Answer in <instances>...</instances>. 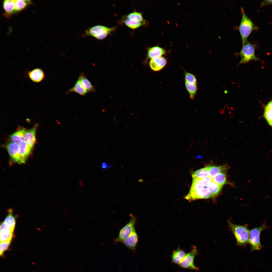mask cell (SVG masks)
<instances>
[{
    "label": "cell",
    "mask_w": 272,
    "mask_h": 272,
    "mask_svg": "<svg viewBox=\"0 0 272 272\" xmlns=\"http://www.w3.org/2000/svg\"><path fill=\"white\" fill-rule=\"evenodd\" d=\"M185 81L197 85L196 79L194 75L188 72H186L185 73Z\"/></svg>",
    "instance_id": "1f68e13d"
},
{
    "label": "cell",
    "mask_w": 272,
    "mask_h": 272,
    "mask_svg": "<svg viewBox=\"0 0 272 272\" xmlns=\"http://www.w3.org/2000/svg\"><path fill=\"white\" fill-rule=\"evenodd\" d=\"M211 198V193L208 188L190 191L184 197L189 202L201 199Z\"/></svg>",
    "instance_id": "ba28073f"
},
{
    "label": "cell",
    "mask_w": 272,
    "mask_h": 272,
    "mask_svg": "<svg viewBox=\"0 0 272 272\" xmlns=\"http://www.w3.org/2000/svg\"><path fill=\"white\" fill-rule=\"evenodd\" d=\"M226 172L220 173L212 178V181L220 185H223L227 182Z\"/></svg>",
    "instance_id": "f1b7e54d"
},
{
    "label": "cell",
    "mask_w": 272,
    "mask_h": 272,
    "mask_svg": "<svg viewBox=\"0 0 272 272\" xmlns=\"http://www.w3.org/2000/svg\"><path fill=\"white\" fill-rule=\"evenodd\" d=\"M36 127H35L26 130L24 137V140L32 147L34 146L36 141Z\"/></svg>",
    "instance_id": "9a60e30c"
},
{
    "label": "cell",
    "mask_w": 272,
    "mask_h": 272,
    "mask_svg": "<svg viewBox=\"0 0 272 272\" xmlns=\"http://www.w3.org/2000/svg\"><path fill=\"white\" fill-rule=\"evenodd\" d=\"M113 165L111 164H108L105 162H103L101 164V167L103 169H106L112 167Z\"/></svg>",
    "instance_id": "836d02e7"
},
{
    "label": "cell",
    "mask_w": 272,
    "mask_h": 272,
    "mask_svg": "<svg viewBox=\"0 0 272 272\" xmlns=\"http://www.w3.org/2000/svg\"><path fill=\"white\" fill-rule=\"evenodd\" d=\"M186 254L185 252L178 247L177 249L173 252L171 256L172 262L179 264Z\"/></svg>",
    "instance_id": "ffe728a7"
},
{
    "label": "cell",
    "mask_w": 272,
    "mask_h": 272,
    "mask_svg": "<svg viewBox=\"0 0 272 272\" xmlns=\"http://www.w3.org/2000/svg\"><path fill=\"white\" fill-rule=\"evenodd\" d=\"M197 251L196 248L193 247L192 250L186 254L182 261L179 264L180 266L182 268L198 270V268L195 266L194 260Z\"/></svg>",
    "instance_id": "52a82bcc"
},
{
    "label": "cell",
    "mask_w": 272,
    "mask_h": 272,
    "mask_svg": "<svg viewBox=\"0 0 272 272\" xmlns=\"http://www.w3.org/2000/svg\"><path fill=\"white\" fill-rule=\"evenodd\" d=\"M24 129H21L16 131L10 136V139L12 142L18 144L24 140V137L26 132Z\"/></svg>",
    "instance_id": "44dd1931"
},
{
    "label": "cell",
    "mask_w": 272,
    "mask_h": 272,
    "mask_svg": "<svg viewBox=\"0 0 272 272\" xmlns=\"http://www.w3.org/2000/svg\"><path fill=\"white\" fill-rule=\"evenodd\" d=\"M75 92L82 96H84L88 92L83 87L80 81L78 80L74 86L69 89L67 92V93Z\"/></svg>",
    "instance_id": "7402d4cb"
},
{
    "label": "cell",
    "mask_w": 272,
    "mask_h": 272,
    "mask_svg": "<svg viewBox=\"0 0 272 272\" xmlns=\"http://www.w3.org/2000/svg\"><path fill=\"white\" fill-rule=\"evenodd\" d=\"M8 213L3 222L6 227L14 229L15 224V220L13 215L12 211L10 209L8 210Z\"/></svg>",
    "instance_id": "484cf974"
},
{
    "label": "cell",
    "mask_w": 272,
    "mask_h": 272,
    "mask_svg": "<svg viewBox=\"0 0 272 272\" xmlns=\"http://www.w3.org/2000/svg\"><path fill=\"white\" fill-rule=\"evenodd\" d=\"M165 53V50L163 48L155 46L150 48L147 53V57L149 58H152L161 56Z\"/></svg>",
    "instance_id": "ac0fdd59"
},
{
    "label": "cell",
    "mask_w": 272,
    "mask_h": 272,
    "mask_svg": "<svg viewBox=\"0 0 272 272\" xmlns=\"http://www.w3.org/2000/svg\"><path fill=\"white\" fill-rule=\"evenodd\" d=\"M5 147L11 158L14 162L19 164L22 163L18 144L10 142L6 144Z\"/></svg>",
    "instance_id": "9c48e42d"
},
{
    "label": "cell",
    "mask_w": 272,
    "mask_h": 272,
    "mask_svg": "<svg viewBox=\"0 0 272 272\" xmlns=\"http://www.w3.org/2000/svg\"><path fill=\"white\" fill-rule=\"evenodd\" d=\"M127 17L128 19L142 23L143 24H145V20L140 12H134L131 13L127 15Z\"/></svg>",
    "instance_id": "f546056e"
},
{
    "label": "cell",
    "mask_w": 272,
    "mask_h": 272,
    "mask_svg": "<svg viewBox=\"0 0 272 272\" xmlns=\"http://www.w3.org/2000/svg\"><path fill=\"white\" fill-rule=\"evenodd\" d=\"M130 216L129 222L120 230L118 236L115 239V242H122L128 236L135 227L136 218L131 214H130Z\"/></svg>",
    "instance_id": "8992f818"
},
{
    "label": "cell",
    "mask_w": 272,
    "mask_h": 272,
    "mask_svg": "<svg viewBox=\"0 0 272 272\" xmlns=\"http://www.w3.org/2000/svg\"><path fill=\"white\" fill-rule=\"evenodd\" d=\"M0 230V242L11 241L14 229L6 227L3 222L1 224Z\"/></svg>",
    "instance_id": "4fadbf2b"
},
{
    "label": "cell",
    "mask_w": 272,
    "mask_h": 272,
    "mask_svg": "<svg viewBox=\"0 0 272 272\" xmlns=\"http://www.w3.org/2000/svg\"><path fill=\"white\" fill-rule=\"evenodd\" d=\"M223 186L213 181L210 184L208 188L211 193V198H215L219 194Z\"/></svg>",
    "instance_id": "cb8c5ba5"
},
{
    "label": "cell",
    "mask_w": 272,
    "mask_h": 272,
    "mask_svg": "<svg viewBox=\"0 0 272 272\" xmlns=\"http://www.w3.org/2000/svg\"><path fill=\"white\" fill-rule=\"evenodd\" d=\"M11 241H7L0 242V254L1 255H3L4 252L8 248Z\"/></svg>",
    "instance_id": "d6a6232c"
},
{
    "label": "cell",
    "mask_w": 272,
    "mask_h": 272,
    "mask_svg": "<svg viewBox=\"0 0 272 272\" xmlns=\"http://www.w3.org/2000/svg\"><path fill=\"white\" fill-rule=\"evenodd\" d=\"M209 176V172L207 166L193 172L192 174V178L201 179Z\"/></svg>",
    "instance_id": "4316f807"
},
{
    "label": "cell",
    "mask_w": 272,
    "mask_h": 272,
    "mask_svg": "<svg viewBox=\"0 0 272 272\" xmlns=\"http://www.w3.org/2000/svg\"><path fill=\"white\" fill-rule=\"evenodd\" d=\"M78 79L80 81L83 87L88 92H95L96 90L94 87L87 78L83 73L82 72L80 73Z\"/></svg>",
    "instance_id": "e0dca14e"
},
{
    "label": "cell",
    "mask_w": 272,
    "mask_h": 272,
    "mask_svg": "<svg viewBox=\"0 0 272 272\" xmlns=\"http://www.w3.org/2000/svg\"><path fill=\"white\" fill-rule=\"evenodd\" d=\"M272 4V0H266L264 1L261 4L262 6Z\"/></svg>",
    "instance_id": "e575fe53"
},
{
    "label": "cell",
    "mask_w": 272,
    "mask_h": 272,
    "mask_svg": "<svg viewBox=\"0 0 272 272\" xmlns=\"http://www.w3.org/2000/svg\"><path fill=\"white\" fill-rule=\"evenodd\" d=\"M185 85L189 94L190 98L191 99L194 100L197 91V85L185 81Z\"/></svg>",
    "instance_id": "d4e9b609"
},
{
    "label": "cell",
    "mask_w": 272,
    "mask_h": 272,
    "mask_svg": "<svg viewBox=\"0 0 272 272\" xmlns=\"http://www.w3.org/2000/svg\"><path fill=\"white\" fill-rule=\"evenodd\" d=\"M228 224L238 245L244 246L249 243L250 230L246 226L237 225L230 222Z\"/></svg>",
    "instance_id": "7a4b0ae2"
},
{
    "label": "cell",
    "mask_w": 272,
    "mask_h": 272,
    "mask_svg": "<svg viewBox=\"0 0 272 272\" xmlns=\"http://www.w3.org/2000/svg\"><path fill=\"white\" fill-rule=\"evenodd\" d=\"M19 153L22 163H24L29 155L32 147L28 144L24 140L18 144Z\"/></svg>",
    "instance_id": "7c38bea8"
},
{
    "label": "cell",
    "mask_w": 272,
    "mask_h": 272,
    "mask_svg": "<svg viewBox=\"0 0 272 272\" xmlns=\"http://www.w3.org/2000/svg\"><path fill=\"white\" fill-rule=\"evenodd\" d=\"M138 241V237L134 227L128 236L122 243L128 248L134 251Z\"/></svg>",
    "instance_id": "8fae6325"
},
{
    "label": "cell",
    "mask_w": 272,
    "mask_h": 272,
    "mask_svg": "<svg viewBox=\"0 0 272 272\" xmlns=\"http://www.w3.org/2000/svg\"><path fill=\"white\" fill-rule=\"evenodd\" d=\"M255 46L254 45L247 41L242 47L240 51L237 53L241 57L237 66L248 62L252 60L258 61V58L255 53Z\"/></svg>",
    "instance_id": "277c9868"
},
{
    "label": "cell",
    "mask_w": 272,
    "mask_h": 272,
    "mask_svg": "<svg viewBox=\"0 0 272 272\" xmlns=\"http://www.w3.org/2000/svg\"><path fill=\"white\" fill-rule=\"evenodd\" d=\"M123 22L127 26L133 29L137 28L142 25H143V23L141 22L128 18L124 20Z\"/></svg>",
    "instance_id": "4dcf8cb0"
},
{
    "label": "cell",
    "mask_w": 272,
    "mask_h": 272,
    "mask_svg": "<svg viewBox=\"0 0 272 272\" xmlns=\"http://www.w3.org/2000/svg\"><path fill=\"white\" fill-rule=\"evenodd\" d=\"M15 0H5L3 2V7L7 16L15 13Z\"/></svg>",
    "instance_id": "d6986e66"
},
{
    "label": "cell",
    "mask_w": 272,
    "mask_h": 272,
    "mask_svg": "<svg viewBox=\"0 0 272 272\" xmlns=\"http://www.w3.org/2000/svg\"><path fill=\"white\" fill-rule=\"evenodd\" d=\"M207 166L208 169L209 176L212 178L220 173L226 172L228 169L227 165H209Z\"/></svg>",
    "instance_id": "2e32d148"
},
{
    "label": "cell",
    "mask_w": 272,
    "mask_h": 272,
    "mask_svg": "<svg viewBox=\"0 0 272 272\" xmlns=\"http://www.w3.org/2000/svg\"><path fill=\"white\" fill-rule=\"evenodd\" d=\"M115 29V27L110 28L102 25H97L87 29L81 36H90L98 40H102L106 38Z\"/></svg>",
    "instance_id": "3957f363"
},
{
    "label": "cell",
    "mask_w": 272,
    "mask_h": 272,
    "mask_svg": "<svg viewBox=\"0 0 272 272\" xmlns=\"http://www.w3.org/2000/svg\"><path fill=\"white\" fill-rule=\"evenodd\" d=\"M268 228V227L264 223L260 226L250 230L249 243L251 247V251L260 250L263 247L260 243V234L263 230Z\"/></svg>",
    "instance_id": "5b68a950"
},
{
    "label": "cell",
    "mask_w": 272,
    "mask_h": 272,
    "mask_svg": "<svg viewBox=\"0 0 272 272\" xmlns=\"http://www.w3.org/2000/svg\"><path fill=\"white\" fill-rule=\"evenodd\" d=\"M143 181V180L142 179H140L139 180V182H142Z\"/></svg>",
    "instance_id": "d590c367"
},
{
    "label": "cell",
    "mask_w": 272,
    "mask_h": 272,
    "mask_svg": "<svg viewBox=\"0 0 272 272\" xmlns=\"http://www.w3.org/2000/svg\"><path fill=\"white\" fill-rule=\"evenodd\" d=\"M264 115L268 124L272 127V100L265 107Z\"/></svg>",
    "instance_id": "603a6c76"
},
{
    "label": "cell",
    "mask_w": 272,
    "mask_h": 272,
    "mask_svg": "<svg viewBox=\"0 0 272 272\" xmlns=\"http://www.w3.org/2000/svg\"><path fill=\"white\" fill-rule=\"evenodd\" d=\"M28 75L31 80L37 83L41 82L45 77L44 71L39 68H36L30 71L28 73Z\"/></svg>",
    "instance_id": "5bb4252c"
},
{
    "label": "cell",
    "mask_w": 272,
    "mask_h": 272,
    "mask_svg": "<svg viewBox=\"0 0 272 272\" xmlns=\"http://www.w3.org/2000/svg\"><path fill=\"white\" fill-rule=\"evenodd\" d=\"M31 3L29 0H15V13L23 10Z\"/></svg>",
    "instance_id": "83f0119b"
},
{
    "label": "cell",
    "mask_w": 272,
    "mask_h": 272,
    "mask_svg": "<svg viewBox=\"0 0 272 272\" xmlns=\"http://www.w3.org/2000/svg\"><path fill=\"white\" fill-rule=\"evenodd\" d=\"M167 63L166 59L161 56L151 59L149 62L151 69L153 71L157 72L162 70Z\"/></svg>",
    "instance_id": "30bf717a"
},
{
    "label": "cell",
    "mask_w": 272,
    "mask_h": 272,
    "mask_svg": "<svg viewBox=\"0 0 272 272\" xmlns=\"http://www.w3.org/2000/svg\"><path fill=\"white\" fill-rule=\"evenodd\" d=\"M241 19L237 28L240 33L243 45L248 41L247 38L252 32L258 30V28L247 16L242 7L241 8Z\"/></svg>",
    "instance_id": "6da1fadb"
}]
</instances>
